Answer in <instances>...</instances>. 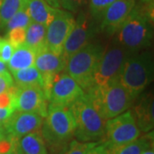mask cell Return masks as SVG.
Segmentation results:
<instances>
[{"instance_id":"18","label":"cell","mask_w":154,"mask_h":154,"mask_svg":"<svg viewBox=\"0 0 154 154\" xmlns=\"http://www.w3.org/2000/svg\"><path fill=\"white\" fill-rule=\"evenodd\" d=\"M132 112L140 132L148 133L152 130L154 119L153 99L152 96L148 95L141 99Z\"/></svg>"},{"instance_id":"22","label":"cell","mask_w":154,"mask_h":154,"mask_svg":"<svg viewBox=\"0 0 154 154\" xmlns=\"http://www.w3.org/2000/svg\"><path fill=\"white\" fill-rule=\"evenodd\" d=\"M46 27L38 22H32L26 28V38L24 45L34 51L36 53L45 48Z\"/></svg>"},{"instance_id":"2","label":"cell","mask_w":154,"mask_h":154,"mask_svg":"<svg viewBox=\"0 0 154 154\" xmlns=\"http://www.w3.org/2000/svg\"><path fill=\"white\" fill-rule=\"evenodd\" d=\"M75 127V116L69 106L48 105L40 131L45 143L53 148H59L74 137Z\"/></svg>"},{"instance_id":"17","label":"cell","mask_w":154,"mask_h":154,"mask_svg":"<svg viewBox=\"0 0 154 154\" xmlns=\"http://www.w3.org/2000/svg\"><path fill=\"white\" fill-rule=\"evenodd\" d=\"M28 11L31 21L47 28L57 17L59 9L50 5L44 0H28Z\"/></svg>"},{"instance_id":"26","label":"cell","mask_w":154,"mask_h":154,"mask_svg":"<svg viewBox=\"0 0 154 154\" xmlns=\"http://www.w3.org/2000/svg\"><path fill=\"white\" fill-rule=\"evenodd\" d=\"M25 38H26V28H14L7 32L6 38L14 45V47L24 44Z\"/></svg>"},{"instance_id":"35","label":"cell","mask_w":154,"mask_h":154,"mask_svg":"<svg viewBox=\"0 0 154 154\" xmlns=\"http://www.w3.org/2000/svg\"><path fill=\"white\" fill-rule=\"evenodd\" d=\"M8 67H7V63L2 62L0 60V73H4V72H7Z\"/></svg>"},{"instance_id":"13","label":"cell","mask_w":154,"mask_h":154,"mask_svg":"<svg viewBox=\"0 0 154 154\" xmlns=\"http://www.w3.org/2000/svg\"><path fill=\"white\" fill-rule=\"evenodd\" d=\"M94 30L85 16L81 15L78 17L71 33L64 43L61 54L66 62L73 54L90 43L94 35Z\"/></svg>"},{"instance_id":"5","label":"cell","mask_w":154,"mask_h":154,"mask_svg":"<svg viewBox=\"0 0 154 154\" xmlns=\"http://www.w3.org/2000/svg\"><path fill=\"white\" fill-rule=\"evenodd\" d=\"M117 32V43L131 53L147 46L152 38L151 22L146 13L134 8Z\"/></svg>"},{"instance_id":"29","label":"cell","mask_w":154,"mask_h":154,"mask_svg":"<svg viewBox=\"0 0 154 154\" xmlns=\"http://www.w3.org/2000/svg\"><path fill=\"white\" fill-rule=\"evenodd\" d=\"M14 49V45L7 38H3L0 47V60L7 63L11 59Z\"/></svg>"},{"instance_id":"11","label":"cell","mask_w":154,"mask_h":154,"mask_svg":"<svg viewBox=\"0 0 154 154\" xmlns=\"http://www.w3.org/2000/svg\"><path fill=\"white\" fill-rule=\"evenodd\" d=\"M48 99L39 87H16L15 110L32 112L45 117L48 111Z\"/></svg>"},{"instance_id":"8","label":"cell","mask_w":154,"mask_h":154,"mask_svg":"<svg viewBox=\"0 0 154 154\" xmlns=\"http://www.w3.org/2000/svg\"><path fill=\"white\" fill-rule=\"evenodd\" d=\"M132 53L118 43L105 50L94 75V85L102 86L118 79L127 58Z\"/></svg>"},{"instance_id":"33","label":"cell","mask_w":154,"mask_h":154,"mask_svg":"<svg viewBox=\"0 0 154 154\" xmlns=\"http://www.w3.org/2000/svg\"><path fill=\"white\" fill-rule=\"evenodd\" d=\"M6 136H7V134H6L5 128L4 127V124L0 122V140L5 139Z\"/></svg>"},{"instance_id":"7","label":"cell","mask_w":154,"mask_h":154,"mask_svg":"<svg viewBox=\"0 0 154 154\" xmlns=\"http://www.w3.org/2000/svg\"><path fill=\"white\" fill-rule=\"evenodd\" d=\"M140 134L134 116L131 110H128L106 121L102 142L108 146L122 145L134 140Z\"/></svg>"},{"instance_id":"10","label":"cell","mask_w":154,"mask_h":154,"mask_svg":"<svg viewBox=\"0 0 154 154\" xmlns=\"http://www.w3.org/2000/svg\"><path fill=\"white\" fill-rule=\"evenodd\" d=\"M75 23V20L71 14L59 10L57 17L46 28V48L57 55H61L64 43L71 33Z\"/></svg>"},{"instance_id":"32","label":"cell","mask_w":154,"mask_h":154,"mask_svg":"<svg viewBox=\"0 0 154 154\" xmlns=\"http://www.w3.org/2000/svg\"><path fill=\"white\" fill-rule=\"evenodd\" d=\"M86 154H108V152H107V150L105 148V146L103 142H101V143L97 142L88 150Z\"/></svg>"},{"instance_id":"30","label":"cell","mask_w":154,"mask_h":154,"mask_svg":"<svg viewBox=\"0 0 154 154\" xmlns=\"http://www.w3.org/2000/svg\"><path fill=\"white\" fill-rule=\"evenodd\" d=\"M14 86V79L9 72L0 73V94L9 91Z\"/></svg>"},{"instance_id":"31","label":"cell","mask_w":154,"mask_h":154,"mask_svg":"<svg viewBox=\"0 0 154 154\" xmlns=\"http://www.w3.org/2000/svg\"><path fill=\"white\" fill-rule=\"evenodd\" d=\"M86 0H60L59 4L60 7H63L64 9L69 11H76L81 6L84 5Z\"/></svg>"},{"instance_id":"37","label":"cell","mask_w":154,"mask_h":154,"mask_svg":"<svg viewBox=\"0 0 154 154\" xmlns=\"http://www.w3.org/2000/svg\"><path fill=\"white\" fill-rule=\"evenodd\" d=\"M2 40H3V38L0 37V47H1V43H2Z\"/></svg>"},{"instance_id":"12","label":"cell","mask_w":154,"mask_h":154,"mask_svg":"<svg viewBox=\"0 0 154 154\" xmlns=\"http://www.w3.org/2000/svg\"><path fill=\"white\" fill-rule=\"evenodd\" d=\"M43 121L44 117L38 114L15 110L3 124L7 135L19 140L30 133L39 131Z\"/></svg>"},{"instance_id":"25","label":"cell","mask_w":154,"mask_h":154,"mask_svg":"<svg viewBox=\"0 0 154 154\" xmlns=\"http://www.w3.org/2000/svg\"><path fill=\"white\" fill-rule=\"evenodd\" d=\"M0 154H23L20 148L18 139L7 135L0 140Z\"/></svg>"},{"instance_id":"14","label":"cell","mask_w":154,"mask_h":154,"mask_svg":"<svg viewBox=\"0 0 154 154\" xmlns=\"http://www.w3.org/2000/svg\"><path fill=\"white\" fill-rule=\"evenodd\" d=\"M134 6L135 0H116L101 16V29L108 34L116 33Z\"/></svg>"},{"instance_id":"19","label":"cell","mask_w":154,"mask_h":154,"mask_svg":"<svg viewBox=\"0 0 154 154\" xmlns=\"http://www.w3.org/2000/svg\"><path fill=\"white\" fill-rule=\"evenodd\" d=\"M36 52L26 45L15 47L11 59L7 63L8 69L12 72L34 66Z\"/></svg>"},{"instance_id":"1","label":"cell","mask_w":154,"mask_h":154,"mask_svg":"<svg viewBox=\"0 0 154 154\" xmlns=\"http://www.w3.org/2000/svg\"><path fill=\"white\" fill-rule=\"evenodd\" d=\"M87 91L88 99L105 121L128 110L135 99L118 79L102 86L94 85Z\"/></svg>"},{"instance_id":"27","label":"cell","mask_w":154,"mask_h":154,"mask_svg":"<svg viewBox=\"0 0 154 154\" xmlns=\"http://www.w3.org/2000/svg\"><path fill=\"white\" fill-rule=\"evenodd\" d=\"M97 142H82L77 140H72L65 154H86L89 149Z\"/></svg>"},{"instance_id":"24","label":"cell","mask_w":154,"mask_h":154,"mask_svg":"<svg viewBox=\"0 0 154 154\" xmlns=\"http://www.w3.org/2000/svg\"><path fill=\"white\" fill-rule=\"evenodd\" d=\"M31 22L32 21H31V18L28 14V3H27L25 5L22 6L16 14H14V16L11 17L8 21V22L6 23L4 29H5L6 32H8L14 28H27V27Z\"/></svg>"},{"instance_id":"20","label":"cell","mask_w":154,"mask_h":154,"mask_svg":"<svg viewBox=\"0 0 154 154\" xmlns=\"http://www.w3.org/2000/svg\"><path fill=\"white\" fill-rule=\"evenodd\" d=\"M12 75L17 87H39L45 94V78L34 66L12 72Z\"/></svg>"},{"instance_id":"15","label":"cell","mask_w":154,"mask_h":154,"mask_svg":"<svg viewBox=\"0 0 154 154\" xmlns=\"http://www.w3.org/2000/svg\"><path fill=\"white\" fill-rule=\"evenodd\" d=\"M67 62L62 57L46 47L36 53L34 67L45 77H52L65 69Z\"/></svg>"},{"instance_id":"28","label":"cell","mask_w":154,"mask_h":154,"mask_svg":"<svg viewBox=\"0 0 154 154\" xmlns=\"http://www.w3.org/2000/svg\"><path fill=\"white\" fill-rule=\"evenodd\" d=\"M116 0H90V11L94 17H101L104 11Z\"/></svg>"},{"instance_id":"23","label":"cell","mask_w":154,"mask_h":154,"mask_svg":"<svg viewBox=\"0 0 154 154\" xmlns=\"http://www.w3.org/2000/svg\"><path fill=\"white\" fill-rule=\"evenodd\" d=\"M28 3V0H0V29H4L6 23Z\"/></svg>"},{"instance_id":"34","label":"cell","mask_w":154,"mask_h":154,"mask_svg":"<svg viewBox=\"0 0 154 154\" xmlns=\"http://www.w3.org/2000/svg\"><path fill=\"white\" fill-rule=\"evenodd\" d=\"M46 3H48L50 5H51L52 7H55V8H58L60 7V4H59V1L60 0H44Z\"/></svg>"},{"instance_id":"3","label":"cell","mask_w":154,"mask_h":154,"mask_svg":"<svg viewBox=\"0 0 154 154\" xmlns=\"http://www.w3.org/2000/svg\"><path fill=\"white\" fill-rule=\"evenodd\" d=\"M75 120L74 137L82 142H97L103 140L105 121L94 108L86 94L69 105Z\"/></svg>"},{"instance_id":"9","label":"cell","mask_w":154,"mask_h":154,"mask_svg":"<svg viewBox=\"0 0 154 154\" xmlns=\"http://www.w3.org/2000/svg\"><path fill=\"white\" fill-rule=\"evenodd\" d=\"M85 92L67 73H59L53 77L48 94V103L52 106H69Z\"/></svg>"},{"instance_id":"21","label":"cell","mask_w":154,"mask_h":154,"mask_svg":"<svg viewBox=\"0 0 154 154\" xmlns=\"http://www.w3.org/2000/svg\"><path fill=\"white\" fill-rule=\"evenodd\" d=\"M23 154H48L46 143L41 131H35L18 140Z\"/></svg>"},{"instance_id":"16","label":"cell","mask_w":154,"mask_h":154,"mask_svg":"<svg viewBox=\"0 0 154 154\" xmlns=\"http://www.w3.org/2000/svg\"><path fill=\"white\" fill-rule=\"evenodd\" d=\"M105 146L108 154H141L146 149L153 146V134L152 132H148L143 136H140L128 143Z\"/></svg>"},{"instance_id":"6","label":"cell","mask_w":154,"mask_h":154,"mask_svg":"<svg viewBox=\"0 0 154 154\" xmlns=\"http://www.w3.org/2000/svg\"><path fill=\"white\" fill-rule=\"evenodd\" d=\"M104 51L100 45L89 43L67 61L64 70L83 90H88L94 86V72Z\"/></svg>"},{"instance_id":"36","label":"cell","mask_w":154,"mask_h":154,"mask_svg":"<svg viewBox=\"0 0 154 154\" xmlns=\"http://www.w3.org/2000/svg\"><path fill=\"white\" fill-rule=\"evenodd\" d=\"M141 154H154V151H153V146L151 147V148L146 149V151H144Z\"/></svg>"},{"instance_id":"4","label":"cell","mask_w":154,"mask_h":154,"mask_svg":"<svg viewBox=\"0 0 154 154\" xmlns=\"http://www.w3.org/2000/svg\"><path fill=\"white\" fill-rule=\"evenodd\" d=\"M153 79V61L147 51L132 53L125 61L118 81L135 99Z\"/></svg>"}]
</instances>
